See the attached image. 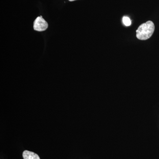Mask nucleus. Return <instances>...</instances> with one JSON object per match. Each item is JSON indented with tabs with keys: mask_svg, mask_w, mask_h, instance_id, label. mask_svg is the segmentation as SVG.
<instances>
[{
	"mask_svg": "<svg viewBox=\"0 0 159 159\" xmlns=\"http://www.w3.org/2000/svg\"><path fill=\"white\" fill-rule=\"evenodd\" d=\"M154 30V24L151 21H148L139 26L136 31V37L142 40L148 39L152 36Z\"/></svg>",
	"mask_w": 159,
	"mask_h": 159,
	"instance_id": "1",
	"label": "nucleus"
},
{
	"mask_svg": "<svg viewBox=\"0 0 159 159\" xmlns=\"http://www.w3.org/2000/svg\"><path fill=\"white\" fill-rule=\"evenodd\" d=\"M48 25L42 16H39L36 18L34 22L33 28L35 31H45L48 29Z\"/></svg>",
	"mask_w": 159,
	"mask_h": 159,
	"instance_id": "2",
	"label": "nucleus"
},
{
	"mask_svg": "<svg viewBox=\"0 0 159 159\" xmlns=\"http://www.w3.org/2000/svg\"><path fill=\"white\" fill-rule=\"evenodd\" d=\"M23 157L24 159H40L37 154L28 150L23 152Z\"/></svg>",
	"mask_w": 159,
	"mask_h": 159,
	"instance_id": "3",
	"label": "nucleus"
},
{
	"mask_svg": "<svg viewBox=\"0 0 159 159\" xmlns=\"http://www.w3.org/2000/svg\"><path fill=\"white\" fill-rule=\"evenodd\" d=\"M122 22L125 26H129L131 24V21L128 16H124L122 18Z\"/></svg>",
	"mask_w": 159,
	"mask_h": 159,
	"instance_id": "4",
	"label": "nucleus"
},
{
	"mask_svg": "<svg viewBox=\"0 0 159 159\" xmlns=\"http://www.w3.org/2000/svg\"><path fill=\"white\" fill-rule=\"evenodd\" d=\"M69 1H70V2H72V1H75V0H69Z\"/></svg>",
	"mask_w": 159,
	"mask_h": 159,
	"instance_id": "5",
	"label": "nucleus"
}]
</instances>
